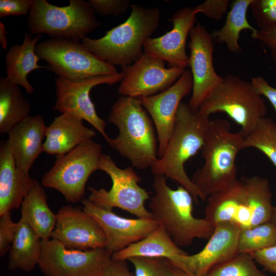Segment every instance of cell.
I'll return each instance as SVG.
<instances>
[{"label":"cell","instance_id":"1","mask_svg":"<svg viewBox=\"0 0 276 276\" xmlns=\"http://www.w3.org/2000/svg\"><path fill=\"white\" fill-rule=\"evenodd\" d=\"M272 197L267 178L256 175L237 178L208 197L204 218L214 226L231 223L241 230L252 227L270 220Z\"/></svg>","mask_w":276,"mask_h":276},{"label":"cell","instance_id":"2","mask_svg":"<svg viewBox=\"0 0 276 276\" xmlns=\"http://www.w3.org/2000/svg\"><path fill=\"white\" fill-rule=\"evenodd\" d=\"M209 115L192 109L181 103L176 114L173 130L164 155L151 167L152 174L163 175L188 190L194 201H205L188 176L185 163L201 150L210 122Z\"/></svg>","mask_w":276,"mask_h":276},{"label":"cell","instance_id":"3","mask_svg":"<svg viewBox=\"0 0 276 276\" xmlns=\"http://www.w3.org/2000/svg\"><path fill=\"white\" fill-rule=\"evenodd\" d=\"M107 120L116 126L118 135L108 144L139 169L151 167L158 158V140L152 119L140 98L120 97Z\"/></svg>","mask_w":276,"mask_h":276},{"label":"cell","instance_id":"4","mask_svg":"<svg viewBox=\"0 0 276 276\" xmlns=\"http://www.w3.org/2000/svg\"><path fill=\"white\" fill-rule=\"evenodd\" d=\"M152 187L154 193L150 199V212L177 246H190L195 239H209L214 226L205 218L194 217V199L188 190L180 185L172 189L163 175L154 176Z\"/></svg>","mask_w":276,"mask_h":276},{"label":"cell","instance_id":"5","mask_svg":"<svg viewBox=\"0 0 276 276\" xmlns=\"http://www.w3.org/2000/svg\"><path fill=\"white\" fill-rule=\"evenodd\" d=\"M127 19L108 31L102 37H86L82 44L105 62L122 67L129 66L143 54L144 43L158 28L160 12L156 7L134 4Z\"/></svg>","mask_w":276,"mask_h":276},{"label":"cell","instance_id":"6","mask_svg":"<svg viewBox=\"0 0 276 276\" xmlns=\"http://www.w3.org/2000/svg\"><path fill=\"white\" fill-rule=\"evenodd\" d=\"M244 137L240 131L232 132L225 120L210 121L201 149L204 164L191 178L205 201L237 178L236 159L243 149Z\"/></svg>","mask_w":276,"mask_h":276},{"label":"cell","instance_id":"7","mask_svg":"<svg viewBox=\"0 0 276 276\" xmlns=\"http://www.w3.org/2000/svg\"><path fill=\"white\" fill-rule=\"evenodd\" d=\"M60 7L46 0H33L27 20L32 34H46L51 38L82 40L100 25L88 2L70 0Z\"/></svg>","mask_w":276,"mask_h":276},{"label":"cell","instance_id":"8","mask_svg":"<svg viewBox=\"0 0 276 276\" xmlns=\"http://www.w3.org/2000/svg\"><path fill=\"white\" fill-rule=\"evenodd\" d=\"M209 116L223 112L239 125L243 135L251 132L265 117L267 107L251 82L227 75L204 100L199 109Z\"/></svg>","mask_w":276,"mask_h":276},{"label":"cell","instance_id":"9","mask_svg":"<svg viewBox=\"0 0 276 276\" xmlns=\"http://www.w3.org/2000/svg\"><path fill=\"white\" fill-rule=\"evenodd\" d=\"M35 53L46 62L48 69L70 81L119 73L115 66L100 59L79 40L50 38L37 44Z\"/></svg>","mask_w":276,"mask_h":276},{"label":"cell","instance_id":"10","mask_svg":"<svg viewBox=\"0 0 276 276\" xmlns=\"http://www.w3.org/2000/svg\"><path fill=\"white\" fill-rule=\"evenodd\" d=\"M102 147L92 139L67 153L57 156L52 167L41 178L43 187L59 192L65 199L76 203L83 199L90 175L99 170Z\"/></svg>","mask_w":276,"mask_h":276},{"label":"cell","instance_id":"11","mask_svg":"<svg viewBox=\"0 0 276 276\" xmlns=\"http://www.w3.org/2000/svg\"><path fill=\"white\" fill-rule=\"evenodd\" d=\"M99 170L109 175L112 186L109 190L89 187L88 199L93 203L101 208H118L138 218L153 219L145 205L146 201L150 199V193L139 186L142 178L132 167L121 169L109 155L102 153Z\"/></svg>","mask_w":276,"mask_h":276},{"label":"cell","instance_id":"12","mask_svg":"<svg viewBox=\"0 0 276 276\" xmlns=\"http://www.w3.org/2000/svg\"><path fill=\"white\" fill-rule=\"evenodd\" d=\"M111 256L105 248L81 250L55 239L42 240L38 266L44 276H101Z\"/></svg>","mask_w":276,"mask_h":276},{"label":"cell","instance_id":"13","mask_svg":"<svg viewBox=\"0 0 276 276\" xmlns=\"http://www.w3.org/2000/svg\"><path fill=\"white\" fill-rule=\"evenodd\" d=\"M165 62L143 53L132 64L122 67L124 76L118 88V94L141 98L156 95L170 88L186 69L167 68Z\"/></svg>","mask_w":276,"mask_h":276},{"label":"cell","instance_id":"14","mask_svg":"<svg viewBox=\"0 0 276 276\" xmlns=\"http://www.w3.org/2000/svg\"><path fill=\"white\" fill-rule=\"evenodd\" d=\"M123 76L122 72L113 75L96 76L79 82L57 77L55 79L56 101L53 109L87 121L108 143L110 138L105 131L106 123L97 114L89 94L97 85H112L121 82Z\"/></svg>","mask_w":276,"mask_h":276},{"label":"cell","instance_id":"15","mask_svg":"<svg viewBox=\"0 0 276 276\" xmlns=\"http://www.w3.org/2000/svg\"><path fill=\"white\" fill-rule=\"evenodd\" d=\"M189 36V65L193 78V88L188 104L192 109L197 110L223 78L214 69V44L212 34L204 26L198 23L192 27Z\"/></svg>","mask_w":276,"mask_h":276},{"label":"cell","instance_id":"16","mask_svg":"<svg viewBox=\"0 0 276 276\" xmlns=\"http://www.w3.org/2000/svg\"><path fill=\"white\" fill-rule=\"evenodd\" d=\"M82 209L99 224L107 239L106 249L112 255L146 237L158 226L153 219L127 218L116 214L111 208H101L88 198Z\"/></svg>","mask_w":276,"mask_h":276},{"label":"cell","instance_id":"17","mask_svg":"<svg viewBox=\"0 0 276 276\" xmlns=\"http://www.w3.org/2000/svg\"><path fill=\"white\" fill-rule=\"evenodd\" d=\"M240 231L239 226L231 223L215 225L202 249L192 255L186 254L179 256L174 266L187 272L206 275L213 268L239 254Z\"/></svg>","mask_w":276,"mask_h":276},{"label":"cell","instance_id":"18","mask_svg":"<svg viewBox=\"0 0 276 276\" xmlns=\"http://www.w3.org/2000/svg\"><path fill=\"white\" fill-rule=\"evenodd\" d=\"M51 238L71 249L85 250L105 248L107 239L97 221L82 208L64 205L56 213Z\"/></svg>","mask_w":276,"mask_h":276},{"label":"cell","instance_id":"19","mask_svg":"<svg viewBox=\"0 0 276 276\" xmlns=\"http://www.w3.org/2000/svg\"><path fill=\"white\" fill-rule=\"evenodd\" d=\"M193 88L191 72L186 70L170 88L156 95L140 98L154 123L158 140V158L165 153L182 99Z\"/></svg>","mask_w":276,"mask_h":276},{"label":"cell","instance_id":"20","mask_svg":"<svg viewBox=\"0 0 276 276\" xmlns=\"http://www.w3.org/2000/svg\"><path fill=\"white\" fill-rule=\"evenodd\" d=\"M193 8L184 7L174 13L173 28L164 35L148 39L144 44V53L167 61L169 67L186 69L189 57L186 51L187 37L196 20Z\"/></svg>","mask_w":276,"mask_h":276},{"label":"cell","instance_id":"21","mask_svg":"<svg viewBox=\"0 0 276 276\" xmlns=\"http://www.w3.org/2000/svg\"><path fill=\"white\" fill-rule=\"evenodd\" d=\"M46 127L41 116H30L8 133L6 142L17 167L26 174H29L35 160L43 152Z\"/></svg>","mask_w":276,"mask_h":276},{"label":"cell","instance_id":"22","mask_svg":"<svg viewBox=\"0 0 276 276\" xmlns=\"http://www.w3.org/2000/svg\"><path fill=\"white\" fill-rule=\"evenodd\" d=\"M34 179L19 169L6 142L0 147V215L19 208Z\"/></svg>","mask_w":276,"mask_h":276},{"label":"cell","instance_id":"23","mask_svg":"<svg viewBox=\"0 0 276 276\" xmlns=\"http://www.w3.org/2000/svg\"><path fill=\"white\" fill-rule=\"evenodd\" d=\"M95 135V131L86 127L82 119L61 113L46 127L43 152L56 156L63 155Z\"/></svg>","mask_w":276,"mask_h":276},{"label":"cell","instance_id":"24","mask_svg":"<svg viewBox=\"0 0 276 276\" xmlns=\"http://www.w3.org/2000/svg\"><path fill=\"white\" fill-rule=\"evenodd\" d=\"M42 35L32 34L26 32L21 44L12 45L6 53L5 65L6 78L11 82L22 86L27 93L32 95L34 87L28 80V74L33 71L47 68L38 64L40 60L35 53V48Z\"/></svg>","mask_w":276,"mask_h":276},{"label":"cell","instance_id":"25","mask_svg":"<svg viewBox=\"0 0 276 276\" xmlns=\"http://www.w3.org/2000/svg\"><path fill=\"white\" fill-rule=\"evenodd\" d=\"M21 216L41 240L49 239L55 228L56 214L47 203V196L42 184L34 179L21 205Z\"/></svg>","mask_w":276,"mask_h":276},{"label":"cell","instance_id":"26","mask_svg":"<svg viewBox=\"0 0 276 276\" xmlns=\"http://www.w3.org/2000/svg\"><path fill=\"white\" fill-rule=\"evenodd\" d=\"M42 249V240L34 233L22 216L9 251L8 267L10 270H33L38 265Z\"/></svg>","mask_w":276,"mask_h":276},{"label":"cell","instance_id":"27","mask_svg":"<svg viewBox=\"0 0 276 276\" xmlns=\"http://www.w3.org/2000/svg\"><path fill=\"white\" fill-rule=\"evenodd\" d=\"M186 254L159 225L145 238L112 254L111 259L127 261L130 258L137 256L163 257L168 259L173 265L179 256Z\"/></svg>","mask_w":276,"mask_h":276},{"label":"cell","instance_id":"28","mask_svg":"<svg viewBox=\"0 0 276 276\" xmlns=\"http://www.w3.org/2000/svg\"><path fill=\"white\" fill-rule=\"evenodd\" d=\"M28 100L18 85L6 77L0 78V133H8L14 127L30 116Z\"/></svg>","mask_w":276,"mask_h":276},{"label":"cell","instance_id":"29","mask_svg":"<svg viewBox=\"0 0 276 276\" xmlns=\"http://www.w3.org/2000/svg\"><path fill=\"white\" fill-rule=\"evenodd\" d=\"M252 2V0L234 1L223 27L212 34L214 40L218 43H225L231 52L239 54L242 52L238 42L242 31L249 30L252 33L257 31L249 24L246 17L247 9Z\"/></svg>","mask_w":276,"mask_h":276},{"label":"cell","instance_id":"30","mask_svg":"<svg viewBox=\"0 0 276 276\" xmlns=\"http://www.w3.org/2000/svg\"><path fill=\"white\" fill-rule=\"evenodd\" d=\"M262 152L276 168V123L271 118L261 119L254 129L244 137L243 148Z\"/></svg>","mask_w":276,"mask_h":276},{"label":"cell","instance_id":"31","mask_svg":"<svg viewBox=\"0 0 276 276\" xmlns=\"http://www.w3.org/2000/svg\"><path fill=\"white\" fill-rule=\"evenodd\" d=\"M275 244L276 224L269 221L240 231L238 252L251 254Z\"/></svg>","mask_w":276,"mask_h":276},{"label":"cell","instance_id":"32","mask_svg":"<svg viewBox=\"0 0 276 276\" xmlns=\"http://www.w3.org/2000/svg\"><path fill=\"white\" fill-rule=\"evenodd\" d=\"M206 275L266 276L248 254H238L231 260L213 268Z\"/></svg>","mask_w":276,"mask_h":276},{"label":"cell","instance_id":"33","mask_svg":"<svg viewBox=\"0 0 276 276\" xmlns=\"http://www.w3.org/2000/svg\"><path fill=\"white\" fill-rule=\"evenodd\" d=\"M135 276H172L170 261L163 257H133L129 258Z\"/></svg>","mask_w":276,"mask_h":276},{"label":"cell","instance_id":"34","mask_svg":"<svg viewBox=\"0 0 276 276\" xmlns=\"http://www.w3.org/2000/svg\"><path fill=\"white\" fill-rule=\"evenodd\" d=\"M250 7L260 30L276 28V0H252Z\"/></svg>","mask_w":276,"mask_h":276},{"label":"cell","instance_id":"35","mask_svg":"<svg viewBox=\"0 0 276 276\" xmlns=\"http://www.w3.org/2000/svg\"><path fill=\"white\" fill-rule=\"evenodd\" d=\"M18 222H14L11 212L0 215V256L3 257L12 246L17 229Z\"/></svg>","mask_w":276,"mask_h":276},{"label":"cell","instance_id":"36","mask_svg":"<svg viewBox=\"0 0 276 276\" xmlns=\"http://www.w3.org/2000/svg\"><path fill=\"white\" fill-rule=\"evenodd\" d=\"M95 14L116 16L122 15L131 6L128 0H88Z\"/></svg>","mask_w":276,"mask_h":276},{"label":"cell","instance_id":"37","mask_svg":"<svg viewBox=\"0 0 276 276\" xmlns=\"http://www.w3.org/2000/svg\"><path fill=\"white\" fill-rule=\"evenodd\" d=\"M229 3L228 0H206L193 8L195 13L200 12L215 20H220L226 13Z\"/></svg>","mask_w":276,"mask_h":276},{"label":"cell","instance_id":"38","mask_svg":"<svg viewBox=\"0 0 276 276\" xmlns=\"http://www.w3.org/2000/svg\"><path fill=\"white\" fill-rule=\"evenodd\" d=\"M33 0H0V17L29 14Z\"/></svg>","mask_w":276,"mask_h":276},{"label":"cell","instance_id":"39","mask_svg":"<svg viewBox=\"0 0 276 276\" xmlns=\"http://www.w3.org/2000/svg\"><path fill=\"white\" fill-rule=\"evenodd\" d=\"M250 255L266 271L276 275V244Z\"/></svg>","mask_w":276,"mask_h":276},{"label":"cell","instance_id":"40","mask_svg":"<svg viewBox=\"0 0 276 276\" xmlns=\"http://www.w3.org/2000/svg\"><path fill=\"white\" fill-rule=\"evenodd\" d=\"M251 83L258 95L265 96L269 100L276 113V88L261 76L252 78Z\"/></svg>","mask_w":276,"mask_h":276},{"label":"cell","instance_id":"41","mask_svg":"<svg viewBox=\"0 0 276 276\" xmlns=\"http://www.w3.org/2000/svg\"><path fill=\"white\" fill-rule=\"evenodd\" d=\"M251 36L270 49L271 57L276 64V28L268 30H257L255 33H251Z\"/></svg>","mask_w":276,"mask_h":276},{"label":"cell","instance_id":"42","mask_svg":"<svg viewBox=\"0 0 276 276\" xmlns=\"http://www.w3.org/2000/svg\"><path fill=\"white\" fill-rule=\"evenodd\" d=\"M101 276H135V274L129 270L126 261L111 259Z\"/></svg>","mask_w":276,"mask_h":276},{"label":"cell","instance_id":"43","mask_svg":"<svg viewBox=\"0 0 276 276\" xmlns=\"http://www.w3.org/2000/svg\"><path fill=\"white\" fill-rule=\"evenodd\" d=\"M8 32L5 25L0 22V44L2 49L6 50L8 45L7 36Z\"/></svg>","mask_w":276,"mask_h":276},{"label":"cell","instance_id":"44","mask_svg":"<svg viewBox=\"0 0 276 276\" xmlns=\"http://www.w3.org/2000/svg\"><path fill=\"white\" fill-rule=\"evenodd\" d=\"M172 276H206L187 272L179 268L172 266Z\"/></svg>","mask_w":276,"mask_h":276},{"label":"cell","instance_id":"45","mask_svg":"<svg viewBox=\"0 0 276 276\" xmlns=\"http://www.w3.org/2000/svg\"><path fill=\"white\" fill-rule=\"evenodd\" d=\"M270 221L276 224V206H273Z\"/></svg>","mask_w":276,"mask_h":276}]
</instances>
